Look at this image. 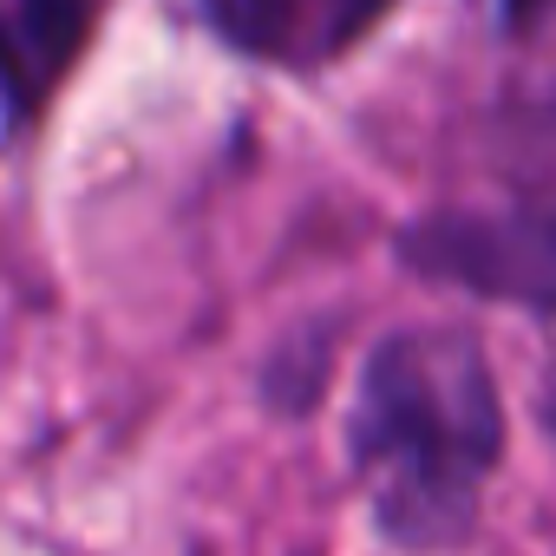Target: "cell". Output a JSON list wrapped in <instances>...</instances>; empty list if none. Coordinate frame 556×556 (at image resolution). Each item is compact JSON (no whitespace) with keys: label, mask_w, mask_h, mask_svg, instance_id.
Listing matches in <instances>:
<instances>
[{"label":"cell","mask_w":556,"mask_h":556,"mask_svg":"<svg viewBox=\"0 0 556 556\" xmlns=\"http://www.w3.org/2000/svg\"><path fill=\"white\" fill-rule=\"evenodd\" d=\"M348 452L393 543H465L504 465V393L484 341L471 328H393L361 367Z\"/></svg>","instance_id":"cell-1"},{"label":"cell","mask_w":556,"mask_h":556,"mask_svg":"<svg viewBox=\"0 0 556 556\" xmlns=\"http://www.w3.org/2000/svg\"><path fill=\"white\" fill-rule=\"evenodd\" d=\"M400 255L426 282L556 315V112L504 131L484 184L419 216Z\"/></svg>","instance_id":"cell-2"},{"label":"cell","mask_w":556,"mask_h":556,"mask_svg":"<svg viewBox=\"0 0 556 556\" xmlns=\"http://www.w3.org/2000/svg\"><path fill=\"white\" fill-rule=\"evenodd\" d=\"M387 8L393 0H203V14L236 53L289 73H315L354 53L387 21Z\"/></svg>","instance_id":"cell-3"},{"label":"cell","mask_w":556,"mask_h":556,"mask_svg":"<svg viewBox=\"0 0 556 556\" xmlns=\"http://www.w3.org/2000/svg\"><path fill=\"white\" fill-rule=\"evenodd\" d=\"M99 0H0V99L34 112L92 34Z\"/></svg>","instance_id":"cell-4"}]
</instances>
